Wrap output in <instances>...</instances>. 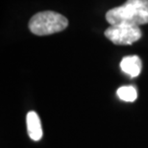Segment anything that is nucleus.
I'll return each instance as SVG.
<instances>
[{
    "instance_id": "nucleus-1",
    "label": "nucleus",
    "mask_w": 148,
    "mask_h": 148,
    "mask_svg": "<svg viewBox=\"0 0 148 148\" xmlns=\"http://www.w3.org/2000/svg\"><path fill=\"white\" fill-rule=\"evenodd\" d=\"M110 25L125 24L140 27L148 23V0H127L123 5L106 12Z\"/></svg>"
},
{
    "instance_id": "nucleus-2",
    "label": "nucleus",
    "mask_w": 148,
    "mask_h": 148,
    "mask_svg": "<svg viewBox=\"0 0 148 148\" xmlns=\"http://www.w3.org/2000/svg\"><path fill=\"white\" fill-rule=\"evenodd\" d=\"M67 26V18L53 11L38 12L29 21V30L36 36H49L62 32Z\"/></svg>"
},
{
    "instance_id": "nucleus-3",
    "label": "nucleus",
    "mask_w": 148,
    "mask_h": 148,
    "mask_svg": "<svg viewBox=\"0 0 148 148\" xmlns=\"http://www.w3.org/2000/svg\"><path fill=\"white\" fill-rule=\"evenodd\" d=\"M105 36L115 45H131L142 36L140 27L129 25H111L105 31Z\"/></svg>"
},
{
    "instance_id": "nucleus-4",
    "label": "nucleus",
    "mask_w": 148,
    "mask_h": 148,
    "mask_svg": "<svg viewBox=\"0 0 148 148\" xmlns=\"http://www.w3.org/2000/svg\"><path fill=\"white\" fill-rule=\"evenodd\" d=\"M120 68L125 74L131 77H137L140 74L142 63L141 59L138 56H129L122 58L120 62Z\"/></svg>"
},
{
    "instance_id": "nucleus-5",
    "label": "nucleus",
    "mask_w": 148,
    "mask_h": 148,
    "mask_svg": "<svg viewBox=\"0 0 148 148\" xmlns=\"http://www.w3.org/2000/svg\"><path fill=\"white\" fill-rule=\"evenodd\" d=\"M26 123L29 137L35 141L40 140L42 137V129L40 118L36 112L31 111L28 113L26 116Z\"/></svg>"
},
{
    "instance_id": "nucleus-6",
    "label": "nucleus",
    "mask_w": 148,
    "mask_h": 148,
    "mask_svg": "<svg viewBox=\"0 0 148 148\" xmlns=\"http://www.w3.org/2000/svg\"><path fill=\"white\" fill-rule=\"evenodd\" d=\"M116 95L123 101L133 102L137 99L138 93L134 86H122L117 89Z\"/></svg>"
}]
</instances>
